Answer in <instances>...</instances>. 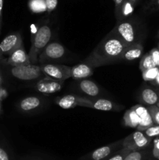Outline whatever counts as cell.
I'll return each mask as SVG.
<instances>
[{"label": "cell", "mask_w": 159, "mask_h": 160, "mask_svg": "<svg viewBox=\"0 0 159 160\" xmlns=\"http://www.w3.org/2000/svg\"><path fill=\"white\" fill-rule=\"evenodd\" d=\"M132 1H135V0H132Z\"/></svg>", "instance_id": "7bdbcfd3"}, {"label": "cell", "mask_w": 159, "mask_h": 160, "mask_svg": "<svg viewBox=\"0 0 159 160\" xmlns=\"http://www.w3.org/2000/svg\"><path fill=\"white\" fill-rule=\"evenodd\" d=\"M158 160H159V159H158Z\"/></svg>", "instance_id": "ee69618b"}, {"label": "cell", "mask_w": 159, "mask_h": 160, "mask_svg": "<svg viewBox=\"0 0 159 160\" xmlns=\"http://www.w3.org/2000/svg\"><path fill=\"white\" fill-rule=\"evenodd\" d=\"M0 62L4 65L10 66V67H18V66L29 65L31 64L30 62L29 56L25 51L23 45L20 48L14 51L6 59H2Z\"/></svg>", "instance_id": "7c38bea8"}, {"label": "cell", "mask_w": 159, "mask_h": 160, "mask_svg": "<svg viewBox=\"0 0 159 160\" xmlns=\"http://www.w3.org/2000/svg\"><path fill=\"white\" fill-rule=\"evenodd\" d=\"M45 4H46L47 10L51 12L53 9H55L56 6H57L58 0H45Z\"/></svg>", "instance_id": "4dcf8cb0"}, {"label": "cell", "mask_w": 159, "mask_h": 160, "mask_svg": "<svg viewBox=\"0 0 159 160\" xmlns=\"http://www.w3.org/2000/svg\"><path fill=\"white\" fill-rule=\"evenodd\" d=\"M157 48H158V49H159V44H158V46H157Z\"/></svg>", "instance_id": "b9f144b4"}, {"label": "cell", "mask_w": 159, "mask_h": 160, "mask_svg": "<svg viewBox=\"0 0 159 160\" xmlns=\"http://www.w3.org/2000/svg\"><path fill=\"white\" fill-rule=\"evenodd\" d=\"M154 84V85H155V86H157V87L159 88V71H158V73H157V77H156L155 81H154V84Z\"/></svg>", "instance_id": "836d02e7"}, {"label": "cell", "mask_w": 159, "mask_h": 160, "mask_svg": "<svg viewBox=\"0 0 159 160\" xmlns=\"http://www.w3.org/2000/svg\"><path fill=\"white\" fill-rule=\"evenodd\" d=\"M140 101L146 106H156L159 102V89L151 87H144L139 95Z\"/></svg>", "instance_id": "5bb4252c"}, {"label": "cell", "mask_w": 159, "mask_h": 160, "mask_svg": "<svg viewBox=\"0 0 159 160\" xmlns=\"http://www.w3.org/2000/svg\"><path fill=\"white\" fill-rule=\"evenodd\" d=\"M123 123L126 127L137 129L140 123V118L135 111L131 108L125 112L123 116Z\"/></svg>", "instance_id": "ffe728a7"}, {"label": "cell", "mask_w": 159, "mask_h": 160, "mask_svg": "<svg viewBox=\"0 0 159 160\" xmlns=\"http://www.w3.org/2000/svg\"><path fill=\"white\" fill-rule=\"evenodd\" d=\"M132 109L135 111L136 113L138 115L139 118H140V123L137 128V131H143L150 127L154 125L147 107L142 106V105H136V106H132Z\"/></svg>", "instance_id": "4fadbf2b"}, {"label": "cell", "mask_w": 159, "mask_h": 160, "mask_svg": "<svg viewBox=\"0 0 159 160\" xmlns=\"http://www.w3.org/2000/svg\"><path fill=\"white\" fill-rule=\"evenodd\" d=\"M130 150L127 149L126 148H122L121 149L118 150L115 152V153L112 155V156H108L107 159L104 160H124L125 157L130 152Z\"/></svg>", "instance_id": "d4e9b609"}, {"label": "cell", "mask_w": 159, "mask_h": 160, "mask_svg": "<svg viewBox=\"0 0 159 160\" xmlns=\"http://www.w3.org/2000/svg\"><path fill=\"white\" fill-rule=\"evenodd\" d=\"M156 106H157V107H158V108H159V102H158V103H157V105H156Z\"/></svg>", "instance_id": "f35d334b"}, {"label": "cell", "mask_w": 159, "mask_h": 160, "mask_svg": "<svg viewBox=\"0 0 159 160\" xmlns=\"http://www.w3.org/2000/svg\"><path fill=\"white\" fill-rule=\"evenodd\" d=\"M29 7L33 12H41L47 10L45 0H31Z\"/></svg>", "instance_id": "cb8c5ba5"}, {"label": "cell", "mask_w": 159, "mask_h": 160, "mask_svg": "<svg viewBox=\"0 0 159 160\" xmlns=\"http://www.w3.org/2000/svg\"><path fill=\"white\" fill-rule=\"evenodd\" d=\"M126 48L127 46L112 31L103 38L84 62L94 69L120 62Z\"/></svg>", "instance_id": "6da1fadb"}, {"label": "cell", "mask_w": 159, "mask_h": 160, "mask_svg": "<svg viewBox=\"0 0 159 160\" xmlns=\"http://www.w3.org/2000/svg\"><path fill=\"white\" fill-rule=\"evenodd\" d=\"M79 96L74 95H66L62 97H58L55 100V103L60 108L64 109H72L78 106Z\"/></svg>", "instance_id": "d6986e66"}, {"label": "cell", "mask_w": 159, "mask_h": 160, "mask_svg": "<svg viewBox=\"0 0 159 160\" xmlns=\"http://www.w3.org/2000/svg\"><path fill=\"white\" fill-rule=\"evenodd\" d=\"M66 50L62 44L56 42H50L43 51L39 54L38 62L40 63H52L59 61L65 56Z\"/></svg>", "instance_id": "5b68a950"}, {"label": "cell", "mask_w": 159, "mask_h": 160, "mask_svg": "<svg viewBox=\"0 0 159 160\" xmlns=\"http://www.w3.org/2000/svg\"><path fill=\"white\" fill-rule=\"evenodd\" d=\"M154 125H159V108L157 106H147Z\"/></svg>", "instance_id": "4316f807"}, {"label": "cell", "mask_w": 159, "mask_h": 160, "mask_svg": "<svg viewBox=\"0 0 159 160\" xmlns=\"http://www.w3.org/2000/svg\"><path fill=\"white\" fill-rule=\"evenodd\" d=\"M21 160H40V159H23Z\"/></svg>", "instance_id": "8d00e7d4"}, {"label": "cell", "mask_w": 159, "mask_h": 160, "mask_svg": "<svg viewBox=\"0 0 159 160\" xmlns=\"http://www.w3.org/2000/svg\"><path fill=\"white\" fill-rule=\"evenodd\" d=\"M63 81H55L49 78H41L35 84V89L43 95H52L62 90Z\"/></svg>", "instance_id": "8fae6325"}, {"label": "cell", "mask_w": 159, "mask_h": 160, "mask_svg": "<svg viewBox=\"0 0 159 160\" xmlns=\"http://www.w3.org/2000/svg\"><path fill=\"white\" fill-rule=\"evenodd\" d=\"M152 156V151L149 148L139 151H131L127 156L125 157L124 160H150Z\"/></svg>", "instance_id": "44dd1931"}, {"label": "cell", "mask_w": 159, "mask_h": 160, "mask_svg": "<svg viewBox=\"0 0 159 160\" xmlns=\"http://www.w3.org/2000/svg\"><path fill=\"white\" fill-rule=\"evenodd\" d=\"M116 5H120L122 2H123V0H115Z\"/></svg>", "instance_id": "d590c367"}, {"label": "cell", "mask_w": 159, "mask_h": 160, "mask_svg": "<svg viewBox=\"0 0 159 160\" xmlns=\"http://www.w3.org/2000/svg\"><path fill=\"white\" fill-rule=\"evenodd\" d=\"M153 61L156 67H159V49L157 48H154L149 52Z\"/></svg>", "instance_id": "f1b7e54d"}, {"label": "cell", "mask_w": 159, "mask_h": 160, "mask_svg": "<svg viewBox=\"0 0 159 160\" xmlns=\"http://www.w3.org/2000/svg\"><path fill=\"white\" fill-rule=\"evenodd\" d=\"M1 23L2 22H0V28H1Z\"/></svg>", "instance_id": "ab89813d"}, {"label": "cell", "mask_w": 159, "mask_h": 160, "mask_svg": "<svg viewBox=\"0 0 159 160\" xmlns=\"http://www.w3.org/2000/svg\"><path fill=\"white\" fill-rule=\"evenodd\" d=\"M123 139H122L114 143L100 147L82 158V160H104L107 159L108 156H112L115 152L123 148Z\"/></svg>", "instance_id": "9c48e42d"}, {"label": "cell", "mask_w": 159, "mask_h": 160, "mask_svg": "<svg viewBox=\"0 0 159 160\" xmlns=\"http://www.w3.org/2000/svg\"><path fill=\"white\" fill-rule=\"evenodd\" d=\"M23 45V39L20 33H12L0 42V51L2 56H9Z\"/></svg>", "instance_id": "30bf717a"}, {"label": "cell", "mask_w": 159, "mask_h": 160, "mask_svg": "<svg viewBox=\"0 0 159 160\" xmlns=\"http://www.w3.org/2000/svg\"><path fill=\"white\" fill-rule=\"evenodd\" d=\"M143 134L149 138L159 137V125H153L143 131Z\"/></svg>", "instance_id": "484cf974"}, {"label": "cell", "mask_w": 159, "mask_h": 160, "mask_svg": "<svg viewBox=\"0 0 159 160\" xmlns=\"http://www.w3.org/2000/svg\"><path fill=\"white\" fill-rule=\"evenodd\" d=\"M94 73V68L87 63L77 64L71 67V78L75 80L87 79L89 77L92 76Z\"/></svg>", "instance_id": "2e32d148"}, {"label": "cell", "mask_w": 159, "mask_h": 160, "mask_svg": "<svg viewBox=\"0 0 159 160\" xmlns=\"http://www.w3.org/2000/svg\"><path fill=\"white\" fill-rule=\"evenodd\" d=\"M152 139L147 137L143 131H136L123 139V147L130 151H139L149 148Z\"/></svg>", "instance_id": "ba28073f"}, {"label": "cell", "mask_w": 159, "mask_h": 160, "mask_svg": "<svg viewBox=\"0 0 159 160\" xmlns=\"http://www.w3.org/2000/svg\"><path fill=\"white\" fill-rule=\"evenodd\" d=\"M2 100H3V88H2V81L1 80H0V114L2 113Z\"/></svg>", "instance_id": "d6a6232c"}, {"label": "cell", "mask_w": 159, "mask_h": 160, "mask_svg": "<svg viewBox=\"0 0 159 160\" xmlns=\"http://www.w3.org/2000/svg\"><path fill=\"white\" fill-rule=\"evenodd\" d=\"M132 11H133V8L130 2H126L123 7V14L125 17H127L129 14L132 13Z\"/></svg>", "instance_id": "f546056e"}, {"label": "cell", "mask_w": 159, "mask_h": 160, "mask_svg": "<svg viewBox=\"0 0 159 160\" xmlns=\"http://www.w3.org/2000/svg\"><path fill=\"white\" fill-rule=\"evenodd\" d=\"M157 4L159 5V0H158V1H157Z\"/></svg>", "instance_id": "60d3db41"}, {"label": "cell", "mask_w": 159, "mask_h": 160, "mask_svg": "<svg viewBox=\"0 0 159 160\" xmlns=\"http://www.w3.org/2000/svg\"><path fill=\"white\" fill-rule=\"evenodd\" d=\"M11 76L20 81H35L42 77L43 73L41 69V66L36 64L11 67L9 69Z\"/></svg>", "instance_id": "277c9868"}, {"label": "cell", "mask_w": 159, "mask_h": 160, "mask_svg": "<svg viewBox=\"0 0 159 160\" xmlns=\"http://www.w3.org/2000/svg\"><path fill=\"white\" fill-rule=\"evenodd\" d=\"M44 75L51 79L59 81H65L71 78V67L65 65L55 63H44L41 65Z\"/></svg>", "instance_id": "52a82bcc"}, {"label": "cell", "mask_w": 159, "mask_h": 160, "mask_svg": "<svg viewBox=\"0 0 159 160\" xmlns=\"http://www.w3.org/2000/svg\"><path fill=\"white\" fill-rule=\"evenodd\" d=\"M51 36V30L48 25H43L38 28L35 35L33 38L32 45L28 55L31 64L37 65L38 62L39 54L50 43Z\"/></svg>", "instance_id": "7a4b0ae2"}, {"label": "cell", "mask_w": 159, "mask_h": 160, "mask_svg": "<svg viewBox=\"0 0 159 160\" xmlns=\"http://www.w3.org/2000/svg\"><path fill=\"white\" fill-rule=\"evenodd\" d=\"M152 156L157 160L159 159V137L155 138L153 142Z\"/></svg>", "instance_id": "83f0119b"}, {"label": "cell", "mask_w": 159, "mask_h": 160, "mask_svg": "<svg viewBox=\"0 0 159 160\" xmlns=\"http://www.w3.org/2000/svg\"><path fill=\"white\" fill-rule=\"evenodd\" d=\"M3 7V0H0V22H2V11Z\"/></svg>", "instance_id": "e575fe53"}, {"label": "cell", "mask_w": 159, "mask_h": 160, "mask_svg": "<svg viewBox=\"0 0 159 160\" xmlns=\"http://www.w3.org/2000/svg\"><path fill=\"white\" fill-rule=\"evenodd\" d=\"M0 160H12L9 152L2 146H0Z\"/></svg>", "instance_id": "1f68e13d"}, {"label": "cell", "mask_w": 159, "mask_h": 160, "mask_svg": "<svg viewBox=\"0 0 159 160\" xmlns=\"http://www.w3.org/2000/svg\"><path fill=\"white\" fill-rule=\"evenodd\" d=\"M79 88L85 95H88L90 98H95L100 95V88L98 84L93 81L88 79L80 80L78 84Z\"/></svg>", "instance_id": "ac0fdd59"}, {"label": "cell", "mask_w": 159, "mask_h": 160, "mask_svg": "<svg viewBox=\"0 0 159 160\" xmlns=\"http://www.w3.org/2000/svg\"><path fill=\"white\" fill-rule=\"evenodd\" d=\"M41 98L38 96H28L23 98L18 103V108L23 112H30L36 110L42 106Z\"/></svg>", "instance_id": "9a60e30c"}, {"label": "cell", "mask_w": 159, "mask_h": 160, "mask_svg": "<svg viewBox=\"0 0 159 160\" xmlns=\"http://www.w3.org/2000/svg\"><path fill=\"white\" fill-rule=\"evenodd\" d=\"M2 59H3V56H2V54L1 51H0V60H1Z\"/></svg>", "instance_id": "74e56055"}, {"label": "cell", "mask_w": 159, "mask_h": 160, "mask_svg": "<svg viewBox=\"0 0 159 160\" xmlns=\"http://www.w3.org/2000/svg\"><path fill=\"white\" fill-rule=\"evenodd\" d=\"M139 67H140V70L141 72L156 67L149 52L146 53V54H144L142 56L141 59L140 61Z\"/></svg>", "instance_id": "7402d4cb"}, {"label": "cell", "mask_w": 159, "mask_h": 160, "mask_svg": "<svg viewBox=\"0 0 159 160\" xmlns=\"http://www.w3.org/2000/svg\"><path fill=\"white\" fill-rule=\"evenodd\" d=\"M143 46L141 43L134 44V45L128 46L125 49L123 56L121 57V61H133L141 58L143 56Z\"/></svg>", "instance_id": "e0dca14e"}, {"label": "cell", "mask_w": 159, "mask_h": 160, "mask_svg": "<svg viewBox=\"0 0 159 160\" xmlns=\"http://www.w3.org/2000/svg\"><path fill=\"white\" fill-rule=\"evenodd\" d=\"M159 71V67H155L153 68L148 69V70H145V71L141 72L142 73V78H143V81L146 82H150L151 84H154V81L156 79L157 73Z\"/></svg>", "instance_id": "603a6c76"}, {"label": "cell", "mask_w": 159, "mask_h": 160, "mask_svg": "<svg viewBox=\"0 0 159 160\" xmlns=\"http://www.w3.org/2000/svg\"><path fill=\"white\" fill-rule=\"evenodd\" d=\"M112 32L127 47L134 44L140 43L137 28L129 21H123L118 23L112 30Z\"/></svg>", "instance_id": "3957f363"}, {"label": "cell", "mask_w": 159, "mask_h": 160, "mask_svg": "<svg viewBox=\"0 0 159 160\" xmlns=\"http://www.w3.org/2000/svg\"><path fill=\"white\" fill-rule=\"evenodd\" d=\"M78 106L91 108L101 111H118L123 109V106L116 104L111 100L101 98H87L79 96Z\"/></svg>", "instance_id": "8992f818"}]
</instances>
